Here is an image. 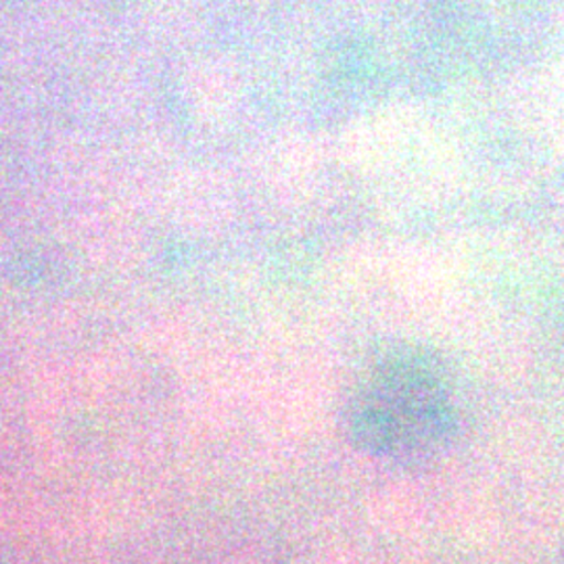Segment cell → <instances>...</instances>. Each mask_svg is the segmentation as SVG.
Returning <instances> with one entry per match:
<instances>
[{
  "mask_svg": "<svg viewBox=\"0 0 564 564\" xmlns=\"http://www.w3.org/2000/svg\"><path fill=\"white\" fill-rule=\"evenodd\" d=\"M354 442L368 454L421 463L456 431V403L437 364L421 354H398L379 364L349 410Z\"/></svg>",
  "mask_w": 564,
  "mask_h": 564,
  "instance_id": "obj_1",
  "label": "cell"
}]
</instances>
